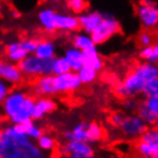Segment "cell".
Instances as JSON below:
<instances>
[{"instance_id":"obj_20","label":"cell","mask_w":158,"mask_h":158,"mask_svg":"<svg viewBox=\"0 0 158 158\" xmlns=\"http://www.w3.org/2000/svg\"><path fill=\"white\" fill-rule=\"evenodd\" d=\"M28 53L24 51L20 44V40H14V42H9L8 44L5 46V56L7 58V60L18 64L21 61L23 58L26 57Z\"/></svg>"},{"instance_id":"obj_6","label":"cell","mask_w":158,"mask_h":158,"mask_svg":"<svg viewBox=\"0 0 158 158\" xmlns=\"http://www.w3.org/2000/svg\"><path fill=\"white\" fill-rule=\"evenodd\" d=\"M53 80H54V85L58 91V95L59 94H62V95L73 94L82 87L79 75L76 72H73V70L64 73V74L53 75Z\"/></svg>"},{"instance_id":"obj_35","label":"cell","mask_w":158,"mask_h":158,"mask_svg":"<svg viewBox=\"0 0 158 158\" xmlns=\"http://www.w3.org/2000/svg\"><path fill=\"white\" fill-rule=\"evenodd\" d=\"M126 115H127V113L123 111H114L109 115V123L113 128H119V126L121 125Z\"/></svg>"},{"instance_id":"obj_21","label":"cell","mask_w":158,"mask_h":158,"mask_svg":"<svg viewBox=\"0 0 158 158\" xmlns=\"http://www.w3.org/2000/svg\"><path fill=\"white\" fill-rule=\"evenodd\" d=\"M34 54L40 59L54 58L57 56V45L51 40H42L38 42Z\"/></svg>"},{"instance_id":"obj_14","label":"cell","mask_w":158,"mask_h":158,"mask_svg":"<svg viewBox=\"0 0 158 158\" xmlns=\"http://www.w3.org/2000/svg\"><path fill=\"white\" fill-rule=\"evenodd\" d=\"M103 19V13L98 10H85L83 13L79 14L80 30L91 34L96 29V27L101 23Z\"/></svg>"},{"instance_id":"obj_31","label":"cell","mask_w":158,"mask_h":158,"mask_svg":"<svg viewBox=\"0 0 158 158\" xmlns=\"http://www.w3.org/2000/svg\"><path fill=\"white\" fill-rule=\"evenodd\" d=\"M141 102L139 101L137 97L131 96V97H126V98H123V102H121V106H123V111L126 112V113H135L137 107L140 105Z\"/></svg>"},{"instance_id":"obj_7","label":"cell","mask_w":158,"mask_h":158,"mask_svg":"<svg viewBox=\"0 0 158 158\" xmlns=\"http://www.w3.org/2000/svg\"><path fill=\"white\" fill-rule=\"evenodd\" d=\"M16 65H18L19 69L21 70L23 76L35 79L37 76L43 75V59L38 58L34 53L27 54Z\"/></svg>"},{"instance_id":"obj_36","label":"cell","mask_w":158,"mask_h":158,"mask_svg":"<svg viewBox=\"0 0 158 158\" xmlns=\"http://www.w3.org/2000/svg\"><path fill=\"white\" fill-rule=\"evenodd\" d=\"M38 42H40V40H36V38H23L20 40V44L28 54H30V53L35 52Z\"/></svg>"},{"instance_id":"obj_8","label":"cell","mask_w":158,"mask_h":158,"mask_svg":"<svg viewBox=\"0 0 158 158\" xmlns=\"http://www.w3.org/2000/svg\"><path fill=\"white\" fill-rule=\"evenodd\" d=\"M26 91L20 90V89H15V90H10L7 97L4 99V102L1 103L2 106V113L7 119L10 117H13L14 114L16 113V111L20 109V106L22 105L23 101L27 97Z\"/></svg>"},{"instance_id":"obj_42","label":"cell","mask_w":158,"mask_h":158,"mask_svg":"<svg viewBox=\"0 0 158 158\" xmlns=\"http://www.w3.org/2000/svg\"><path fill=\"white\" fill-rule=\"evenodd\" d=\"M155 127L158 129V118H157V121H156V123H155Z\"/></svg>"},{"instance_id":"obj_40","label":"cell","mask_w":158,"mask_h":158,"mask_svg":"<svg viewBox=\"0 0 158 158\" xmlns=\"http://www.w3.org/2000/svg\"><path fill=\"white\" fill-rule=\"evenodd\" d=\"M5 119H6V117L4 115V113H0V127H1L2 125H4Z\"/></svg>"},{"instance_id":"obj_29","label":"cell","mask_w":158,"mask_h":158,"mask_svg":"<svg viewBox=\"0 0 158 158\" xmlns=\"http://www.w3.org/2000/svg\"><path fill=\"white\" fill-rule=\"evenodd\" d=\"M37 145L42 151H52L54 148L57 147L56 140L52 136L48 135V134H43V135L37 139Z\"/></svg>"},{"instance_id":"obj_39","label":"cell","mask_w":158,"mask_h":158,"mask_svg":"<svg viewBox=\"0 0 158 158\" xmlns=\"http://www.w3.org/2000/svg\"><path fill=\"white\" fill-rule=\"evenodd\" d=\"M152 48H154L155 56H156V59H157V62H158V42H157V43H155V44L152 45Z\"/></svg>"},{"instance_id":"obj_9","label":"cell","mask_w":158,"mask_h":158,"mask_svg":"<svg viewBox=\"0 0 158 158\" xmlns=\"http://www.w3.org/2000/svg\"><path fill=\"white\" fill-rule=\"evenodd\" d=\"M32 83V91L37 97H53L58 95V91L54 85L53 74L40 75L35 77Z\"/></svg>"},{"instance_id":"obj_25","label":"cell","mask_w":158,"mask_h":158,"mask_svg":"<svg viewBox=\"0 0 158 158\" xmlns=\"http://www.w3.org/2000/svg\"><path fill=\"white\" fill-rule=\"evenodd\" d=\"M18 127L20 128L29 139H31V140H37L38 137H40V136L44 134L43 129H42L38 125H36V123L32 121V119H31V120H28V121H26V123H19Z\"/></svg>"},{"instance_id":"obj_5","label":"cell","mask_w":158,"mask_h":158,"mask_svg":"<svg viewBox=\"0 0 158 158\" xmlns=\"http://www.w3.org/2000/svg\"><path fill=\"white\" fill-rule=\"evenodd\" d=\"M60 154L70 158H91L95 156V149L91 143L87 141L72 140L66 141L60 147Z\"/></svg>"},{"instance_id":"obj_10","label":"cell","mask_w":158,"mask_h":158,"mask_svg":"<svg viewBox=\"0 0 158 158\" xmlns=\"http://www.w3.org/2000/svg\"><path fill=\"white\" fill-rule=\"evenodd\" d=\"M23 76L21 70L19 69L16 64L0 59V79L6 81L10 85H18L23 81Z\"/></svg>"},{"instance_id":"obj_4","label":"cell","mask_w":158,"mask_h":158,"mask_svg":"<svg viewBox=\"0 0 158 158\" xmlns=\"http://www.w3.org/2000/svg\"><path fill=\"white\" fill-rule=\"evenodd\" d=\"M148 127V125L142 120L136 113H128L121 125L119 126V131L123 136L127 140L135 141L141 136Z\"/></svg>"},{"instance_id":"obj_3","label":"cell","mask_w":158,"mask_h":158,"mask_svg":"<svg viewBox=\"0 0 158 158\" xmlns=\"http://www.w3.org/2000/svg\"><path fill=\"white\" fill-rule=\"evenodd\" d=\"M136 16L141 26L151 30L158 27V5L152 0H139L135 7Z\"/></svg>"},{"instance_id":"obj_30","label":"cell","mask_w":158,"mask_h":158,"mask_svg":"<svg viewBox=\"0 0 158 158\" xmlns=\"http://www.w3.org/2000/svg\"><path fill=\"white\" fill-rule=\"evenodd\" d=\"M66 6L73 14H81L88 9L87 0H66Z\"/></svg>"},{"instance_id":"obj_11","label":"cell","mask_w":158,"mask_h":158,"mask_svg":"<svg viewBox=\"0 0 158 158\" xmlns=\"http://www.w3.org/2000/svg\"><path fill=\"white\" fill-rule=\"evenodd\" d=\"M58 104L52 97H38L35 99L34 110H32V120H40L45 115L52 113L57 110Z\"/></svg>"},{"instance_id":"obj_17","label":"cell","mask_w":158,"mask_h":158,"mask_svg":"<svg viewBox=\"0 0 158 158\" xmlns=\"http://www.w3.org/2000/svg\"><path fill=\"white\" fill-rule=\"evenodd\" d=\"M83 52V65L84 66H88L92 69L97 70L98 73L101 70L104 69V66H105V60L103 59V57L101 56V53L98 52L97 48H89V50H85V51H82Z\"/></svg>"},{"instance_id":"obj_24","label":"cell","mask_w":158,"mask_h":158,"mask_svg":"<svg viewBox=\"0 0 158 158\" xmlns=\"http://www.w3.org/2000/svg\"><path fill=\"white\" fill-rule=\"evenodd\" d=\"M72 45L75 46L76 48H79L81 51H85V50H89V48H92L97 46L94 40L91 38V35L90 34H87V32H77L75 34L73 37H72Z\"/></svg>"},{"instance_id":"obj_38","label":"cell","mask_w":158,"mask_h":158,"mask_svg":"<svg viewBox=\"0 0 158 158\" xmlns=\"http://www.w3.org/2000/svg\"><path fill=\"white\" fill-rule=\"evenodd\" d=\"M12 90L10 88V84L7 83L6 81L0 79V105H1V103L4 102V99L7 97V95L9 94V91Z\"/></svg>"},{"instance_id":"obj_16","label":"cell","mask_w":158,"mask_h":158,"mask_svg":"<svg viewBox=\"0 0 158 158\" xmlns=\"http://www.w3.org/2000/svg\"><path fill=\"white\" fill-rule=\"evenodd\" d=\"M135 141L134 150L137 156L143 158H158V142L144 141L140 139Z\"/></svg>"},{"instance_id":"obj_22","label":"cell","mask_w":158,"mask_h":158,"mask_svg":"<svg viewBox=\"0 0 158 158\" xmlns=\"http://www.w3.org/2000/svg\"><path fill=\"white\" fill-rule=\"evenodd\" d=\"M105 136V129L97 123H87L85 128V141L89 143L101 142Z\"/></svg>"},{"instance_id":"obj_26","label":"cell","mask_w":158,"mask_h":158,"mask_svg":"<svg viewBox=\"0 0 158 158\" xmlns=\"http://www.w3.org/2000/svg\"><path fill=\"white\" fill-rule=\"evenodd\" d=\"M76 73L79 75V79L81 80L82 85H90V84L95 83L98 79V72L88 66H84V65Z\"/></svg>"},{"instance_id":"obj_37","label":"cell","mask_w":158,"mask_h":158,"mask_svg":"<svg viewBox=\"0 0 158 158\" xmlns=\"http://www.w3.org/2000/svg\"><path fill=\"white\" fill-rule=\"evenodd\" d=\"M143 102L145 103V105L151 110V112H154V113L158 117V95L145 97Z\"/></svg>"},{"instance_id":"obj_2","label":"cell","mask_w":158,"mask_h":158,"mask_svg":"<svg viewBox=\"0 0 158 158\" xmlns=\"http://www.w3.org/2000/svg\"><path fill=\"white\" fill-rule=\"evenodd\" d=\"M121 31V24L114 15L109 13L103 14L101 23L92 31L91 38L96 45H102L110 40L112 37L117 36Z\"/></svg>"},{"instance_id":"obj_27","label":"cell","mask_w":158,"mask_h":158,"mask_svg":"<svg viewBox=\"0 0 158 158\" xmlns=\"http://www.w3.org/2000/svg\"><path fill=\"white\" fill-rule=\"evenodd\" d=\"M135 113L137 114V115H139V117H140L148 126H155V123H156V121H157L158 117L154 113V112H151V110L145 105V103L143 101L140 103V105H139V107H137V110H136Z\"/></svg>"},{"instance_id":"obj_1","label":"cell","mask_w":158,"mask_h":158,"mask_svg":"<svg viewBox=\"0 0 158 158\" xmlns=\"http://www.w3.org/2000/svg\"><path fill=\"white\" fill-rule=\"evenodd\" d=\"M145 85V81L140 75H137L134 70H129L127 74L123 76L121 81H117L113 84L114 95L119 98L126 97H139L143 94V89Z\"/></svg>"},{"instance_id":"obj_41","label":"cell","mask_w":158,"mask_h":158,"mask_svg":"<svg viewBox=\"0 0 158 158\" xmlns=\"http://www.w3.org/2000/svg\"><path fill=\"white\" fill-rule=\"evenodd\" d=\"M12 14H13V18H14V19H19L20 16H21V15H20V13H19L18 10H13V13H12Z\"/></svg>"},{"instance_id":"obj_13","label":"cell","mask_w":158,"mask_h":158,"mask_svg":"<svg viewBox=\"0 0 158 158\" xmlns=\"http://www.w3.org/2000/svg\"><path fill=\"white\" fill-rule=\"evenodd\" d=\"M0 158H28L26 151L10 139L0 136Z\"/></svg>"},{"instance_id":"obj_32","label":"cell","mask_w":158,"mask_h":158,"mask_svg":"<svg viewBox=\"0 0 158 158\" xmlns=\"http://www.w3.org/2000/svg\"><path fill=\"white\" fill-rule=\"evenodd\" d=\"M137 44L139 46L143 48V46H149V45H154L155 44V36L152 32H150L148 29H144L142 30L137 35Z\"/></svg>"},{"instance_id":"obj_33","label":"cell","mask_w":158,"mask_h":158,"mask_svg":"<svg viewBox=\"0 0 158 158\" xmlns=\"http://www.w3.org/2000/svg\"><path fill=\"white\" fill-rule=\"evenodd\" d=\"M139 58H140L141 60H144V61H150V62L158 64L157 59H156V56H155L152 45L141 48V50L139 51Z\"/></svg>"},{"instance_id":"obj_18","label":"cell","mask_w":158,"mask_h":158,"mask_svg":"<svg viewBox=\"0 0 158 158\" xmlns=\"http://www.w3.org/2000/svg\"><path fill=\"white\" fill-rule=\"evenodd\" d=\"M132 70H134L137 75H140L145 82H148L158 76V64L142 60L140 62H136L133 66Z\"/></svg>"},{"instance_id":"obj_34","label":"cell","mask_w":158,"mask_h":158,"mask_svg":"<svg viewBox=\"0 0 158 158\" xmlns=\"http://www.w3.org/2000/svg\"><path fill=\"white\" fill-rule=\"evenodd\" d=\"M155 95H158V76L145 82L143 94H142V96L144 97L155 96Z\"/></svg>"},{"instance_id":"obj_23","label":"cell","mask_w":158,"mask_h":158,"mask_svg":"<svg viewBox=\"0 0 158 158\" xmlns=\"http://www.w3.org/2000/svg\"><path fill=\"white\" fill-rule=\"evenodd\" d=\"M65 57L68 59V61L70 62V67L73 72H77V70L83 66V52L76 48L75 46L70 45L65 50Z\"/></svg>"},{"instance_id":"obj_28","label":"cell","mask_w":158,"mask_h":158,"mask_svg":"<svg viewBox=\"0 0 158 158\" xmlns=\"http://www.w3.org/2000/svg\"><path fill=\"white\" fill-rule=\"evenodd\" d=\"M72 67H70V62L68 61L65 56H56L54 60H53V75L64 74L67 72H70Z\"/></svg>"},{"instance_id":"obj_12","label":"cell","mask_w":158,"mask_h":158,"mask_svg":"<svg viewBox=\"0 0 158 158\" xmlns=\"http://www.w3.org/2000/svg\"><path fill=\"white\" fill-rule=\"evenodd\" d=\"M56 26L57 30L64 31V32H77L80 30L79 16L75 14L56 13Z\"/></svg>"},{"instance_id":"obj_19","label":"cell","mask_w":158,"mask_h":158,"mask_svg":"<svg viewBox=\"0 0 158 158\" xmlns=\"http://www.w3.org/2000/svg\"><path fill=\"white\" fill-rule=\"evenodd\" d=\"M56 10L52 8H43L38 12V21L40 27L48 34L57 31L56 26Z\"/></svg>"},{"instance_id":"obj_15","label":"cell","mask_w":158,"mask_h":158,"mask_svg":"<svg viewBox=\"0 0 158 158\" xmlns=\"http://www.w3.org/2000/svg\"><path fill=\"white\" fill-rule=\"evenodd\" d=\"M35 96H30L27 95L26 99L23 101L22 105L20 106V109L16 111V113L14 114L13 117H10L8 119L9 121L14 125H19V123H23L31 120L32 117V110H34V104H35Z\"/></svg>"}]
</instances>
